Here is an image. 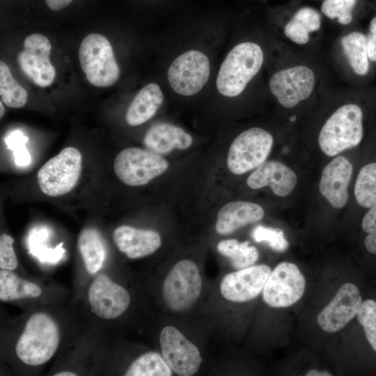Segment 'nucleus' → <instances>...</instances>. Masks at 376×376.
Here are the masks:
<instances>
[{"label":"nucleus","instance_id":"obj_1","mask_svg":"<svg viewBox=\"0 0 376 376\" xmlns=\"http://www.w3.org/2000/svg\"><path fill=\"white\" fill-rule=\"evenodd\" d=\"M264 60L262 48L257 43L237 44L222 62L216 81L219 93L228 97L240 95L261 68Z\"/></svg>","mask_w":376,"mask_h":376},{"label":"nucleus","instance_id":"obj_2","mask_svg":"<svg viewBox=\"0 0 376 376\" xmlns=\"http://www.w3.org/2000/svg\"><path fill=\"white\" fill-rule=\"evenodd\" d=\"M363 111L356 104H346L336 110L321 128L318 143L329 157L356 147L363 139Z\"/></svg>","mask_w":376,"mask_h":376},{"label":"nucleus","instance_id":"obj_3","mask_svg":"<svg viewBox=\"0 0 376 376\" xmlns=\"http://www.w3.org/2000/svg\"><path fill=\"white\" fill-rule=\"evenodd\" d=\"M58 344L59 332L55 321L45 313H37L27 320L15 352L25 364L36 366L47 362Z\"/></svg>","mask_w":376,"mask_h":376},{"label":"nucleus","instance_id":"obj_4","mask_svg":"<svg viewBox=\"0 0 376 376\" xmlns=\"http://www.w3.org/2000/svg\"><path fill=\"white\" fill-rule=\"evenodd\" d=\"M79 59L88 81L94 86L109 87L118 81L120 68L112 46L103 35H87L81 42Z\"/></svg>","mask_w":376,"mask_h":376},{"label":"nucleus","instance_id":"obj_5","mask_svg":"<svg viewBox=\"0 0 376 376\" xmlns=\"http://www.w3.org/2000/svg\"><path fill=\"white\" fill-rule=\"evenodd\" d=\"M82 155L75 147H66L47 161L37 173L40 191L51 197L70 192L77 185L81 172Z\"/></svg>","mask_w":376,"mask_h":376},{"label":"nucleus","instance_id":"obj_6","mask_svg":"<svg viewBox=\"0 0 376 376\" xmlns=\"http://www.w3.org/2000/svg\"><path fill=\"white\" fill-rule=\"evenodd\" d=\"M169 166V162L162 155L136 147L122 150L113 162V170L118 178L131 187L148 184L166 172Z\"/></svg>","mask_w":376,"mask_h":376},{"label":"nucleus","instance_id":"obj_7","mask_svg":"<svg viewBox=\"0 0 376 376\" xmlns=\"http://www.w3.org/2000/svg\"><path fill=\"white\" fill-rule=\"evenodd\" d=\"M272 134L260 127H251L241 132L231 143L227 166L235 175H241L263 164L273 146Z\"/></svg>","mask_w":376,"mask_h":376},{"label":"nucleus","instance_id":"obj_8","mask_svg":"<svg viewBox=\"0 0 376 376\" xmlns=\"http://www.w3.org/2000/svg\"><path fill=\"white\" fill-rule=\"evenodd\" d=\"M202 279L196 263L190 260L178 262L163 283V298L174 312H183L191 307L200 296Z\"/></svg>","mask_w":376,"mask_h":376},{"label":"nucleus","instance_id":"obj_9","mask_svg":"<svg viewBox=\"0 0 376 376\" xmlns=\"http://www.w3.org/2000/svg\"><path fill=\"white\" fill-rule=\"evenodd\" d=\"M210 75L208 57L197 49H190L176 57L167 73L171 88L178 95L191 96L205 86Z\"/></svg>","mask_w":376,"mask_h":376},{"label":"nucleus","instance_id":"obj_10","mask_svg":"<svg viewBox=\"0 0 376 376\" xmlns=\"http://www.w3.org/2000/svg\"><path fill=\"white\" fill-rule=\"evenodd\" d=\"M305 286L304 276L298 267L282 262L271 272L263 290V298L271 307H288L301 298Z\"/></svg>","mask_w":376,"mask_h":376},{"label":"nucleus","instance_id":"obj_11","mask_svg":"<svg viewBox=\"0 0 376 376\" xmlns=\"http://www.w3.org/2000/svg\"><path fill=\"white\" fill-rule=\"evenodd\" d=\"M162 357L172 371L191 376L199 369L202 357L198 348L175 327L166 326L159 336Z\"/></svg>","mask_w":376,"mask_h":376},{"label":"nucleus","instance_id":"obj_12","mask_svg":"<svg viewBox=\"0 0 376 376\" xmlns=\"http://www.w3.org/2000/svg\"><path fill=\"white\" fill-rule=\"evenodd\" d=\"M315 82L312 69L296 65L274 74L269 80V89L283 107L292 108L311 95Z\"/></svg>","mask_w":376,"mask_h":376},{"label":"nucleus","instance_id":"obj_13","mask_svg":"<svg viewBox=\"0 0 376 376\" xmlns=\"http://www.w3.org/2000/svg\"><path fill=\"white\" fill-rule=\"evenodd\" d=\"M51 49V42L45 36L33 33L25 38L23 50L17 56L21 70L40 87L49 86L56 76L55 68L49 60Z\"/></svg>","mask_w":376,"mask_h":376},{"label":"nucleus","instance_id":"obj_14","mask_svg":"<svg viewBox=\"0 0 376 376\" xmlns=\"http://www.w3.org/2000/svg\"><path fill=\"white\" fill-rule=\"evenodd\" d=\"M362 303L359 288L352 283H344L331 302L318 314V324L327 333L337 332L357 315Z\"/></svg>","mask_w":376,"mask_h":376},{"label":"nucleus","instance_id":"obj_15","mask_svg":"<svg viewBox=\"0 0 376 376\" xmlns=\"http://www.w3.org/2000/svg\"><path fill=\"white\" fill-rule=\"evenodd\" d=\"M88 299L92 312L105 320L119 317L130 303V295L127 290L102 274H99L91 283Z\"/></svg>","mask_w":376,"mask_h":376},{"label":"nucleus","instance_id":"obj_16","mask_svg":"<svg viewBox=\"0 0 376 376\" xmlns=\"http://www.w3.org/2000/svg\"><path fill=\"white\" fill-rule=\"evenodd\" d=\"M267 265L250 266L226 274L220 284L222 296L233 302H245L258 297L271 273Z\"/></svg>","mask_w":376,"mask_h":376},{"label":"nucleus","instance_id":"obj_17","mask_svg":"<svg viewBox=\"0 0 376 376\" xmlns=\"http://www.w3.org/2000/svg\"><path fill=\"white\" fill-rule=\"evenodd\" d=\"M352 172V164L343 156L334 158L323 169L319 189L332 207L340 209L347 203Z\"/></svg>","mask_w":376,"mask_h":376},{"label":"nucleus","instance_id":"obj_18","mask_svg":"<svg viewBox=\"0 0 376 376\" xmlns=\"http://www.w3.org/2000/svg\"><path fill=\"white\" fill-rule=\"evenodd\" d=\"M295 173L285 164L278 161L265 162L256 169L246 180L253 189L269 186L278 196L289 195L297 184Z\"/></svg>","mask_w":376,"mask_h":376},{"label":"nucleus","instance_id":"obj_19","mask_svg":"<svg viewBox=\"0 0 376 376\" xmlns=\"http://www.w3.org/2000/svg\"><path fill=\"white\" fill-rule=\"evenodd\" d=\"M113 239L119 251L131 259L151 255L162 244L157 232L126 225L120 226L113 230Z\"/></svg>","mask_w":376,"mask_h":376},{"label":"nucleus","instance_id":"obj_20","mask_svg":"<svg viewBox=\"0 0 376 376\" xmlns=\"http://www.w3.org/2000/svg\"><path fill=\"white\" fill-rule=\"evenodd\" d=\"M193 142L192 136L182 128L167 123H158L150 127L143 143L146 149L158 155H166L175 149L185 150Z\"/></svg>","mask_w":376,"mask_h":376},{"label":"nucleus","instance_id":"obj_21","mask_svg":"<svg viewBox=\"0 0 376 376\" xmlns=\"http://www.w3.org/2000/svg\"><path fill=\"white\" fill-rule=\"evenodd\" d=\"M264 214L263 208L257 203L231 201L219 210L215 230L219 235H228L242 226L261 220Z\"/></svg>","mask_w":376,"mask_h":376},{"label":"nucleus","instance_id":"obj_22","mask_svg":"<svg viewBox=\"0 0 376 376\" xmlns=\"http://www.w3.org/2000/svg\"><path fill=\"white\" fill-rule=\"evenodd\" d=\"M164 94L160 86L150 83L143 87L135 95L125 113V120L129 125H140L152 116L161 107Z\"/></svg>","mask_w":376,"mask_h":376},{"label":"nucleus","instance_id":"obj_23","mask_svg":"<svg viewBox=\"0 0 376 376\" xmlns=\"http://www.w3.org/2000/svg\"><path fill=\"white\" fill-rule=\"evenodd\" d=\"M78 247L87 272L95 274L102 267L106 249L100 233L93 228L82 230L78 239Z\"/></svg>","mask_w":376,"mask_h":376},{"label":"nucleus","instance_id":"obj_24","mask_svg":"<svg viewBox=\"0 0 376 376\" xmlns=\"http://www.w3.org/2000/svg\"><path fill=\"white\" fill-rule=\"evenodd\" d=\"M321 26L320 14L313 8H299L285 24L284 33L292 42L304 45L309 40V33L317 31Z\"/></svg>","mask_w":376,"mask_h":376},{"label":"nucleus","instance_id":"obj_25","mask_svg":"<svg viewBox=\"0 0 376 376\" xmlns=\"http://www.w3.org/2000/svg\"><path fill=\"white\" fill-rule=\"evenodd\" d=\"M340 43L353 72L359 76L368 75L370 68L366 36L361 31H352L343 36Z\"/></svg>","mask_w":376,"mask_h":376},{"label":"nucleus","instance_id":"obj_26","mask_svg":"<svg viewBox=\"0 0 376 376\" xmlns=\"http://www.w3.org/2000/svg\"><path fill=\"white\" fill-rule=\"evenodd\" d=\"M41 288L36 283L18 276L10 270L1 269L0 299L9 301L41 295Z\"/></svg>","mask_w":376,"mask_h":376},{"label":"nucleus","instance_id":"obj_27","mask_svg":"<svg viewBox=\"0 0 376 376\" xmlns=\"http://www.w3.org/2000/svg\"><path fill=\"white\" fill-rule=\"evenodd\" d=\"M218 251L228 258L232 266L241 269L252 266L258 260L259 253L255 246H249V242H240L235 239L220 241L217 244Z\"/></svg>","mask_w":376,"mask_h":376},{"label":"nucleus","instance_id":"obj_28","mask_svg":"<svg viewBox=\"0 0 376 376\" xmlns=\"http://www.w3.org/2000/svg\"><path fill=\"white\" fill-rule=\"evenodd\" d=\"M0 96L1 101L11 108L23 107L28 97L26 91L13 77L3 61L0 62Z\"/></svg>","mask_w":376,"mask_h":376},{"label":"nucleus","instance_id":"obj_29","mask_svg":"<svg viewBox=\"0 0 376 376\" xmlns=\"http://www.w3.org/2000/svg\"><path fill=\"white\" fill-rule=\"evenodd\" d=\"M172 370L164 357L148 352L138 357L126 370V376H171Z\"/></svg>","mask_w":376,"mask_h":376},{"label":"nucleus","instance_id":"obj_30","mask_svg":"<svg viewBox=\"0 0 376 376\" xmlns=\"http://www.w3.org/2000/svg\"><path fill=\"white\" fill-rule=\"evenodd\" d=\"M357 203L370 208L376 203V162L365 165L360 170L354 189Z\"/></svg>","mask_w":376,"mask_h":376},{"label":"nucleus","instance_id":"obj_31","mask_svg":"<svg viewBox=\"0 0 376 376\" xmlns=\"http://www.w3.org/2000/svg\"><path fill=\"white\" fill-rule=\"evenodd\" d=\"M358 0H324L322 13L329 19H337L343 25L350 24L353 19V10Z\"/></svg>","mask_w":376,"mask_h":376},{"label":"nucleus","instance_id":"obj_32","mask_svg":"<svg viewBox=\"0 0 376 376\" xmlns=\"http://www.w3.org/2000/svg\"><path fill=\"white\" fill-rule=\"evenodd\" d=\"M251 237L256 242H267L273 250L277 252L286 251L289 246L284 232L280 228L259 225L253 229Z\"/></svg>","mask_w":376,"mask_h":376},{"label":"nucleus","instance_id":"obj_33","mask_svg":"<svg viewBox=\"0 0 376 376\" xmlns=\"http://www.w3.org/2000/svg\"><path fill=\"white\" fill-rule=\"evenodd\" d=\"M357 319L363 327L368 343L376 352V301L372 299L364 301L357 314Z\"/></svg>","mask_w":376,"mask_h":376},{"label":"nucleus","instance_id":"obj_34","mask_svg":"<svg viewBox=\"0 0 376 376\" xmlns=\"http://www.w3.org/2000/svg\"><path fill=\"white\" fill-rule=\"evenodd\" d=\"M13 238L6 233L0 236V267L3 269L13 270L18 265L13 243Z\"/></svg>","mask_w":376,"mask_h":376},{"label":"nucleus","instance_id":"obj_35","mask_svg":"<svg viewBox=\"0 0 376 376\" xmlns=\"http://www.w3.org/2000/svg\"><path fill=\"white\" fill-rule=\"evenodd\" d=\"M366 36L369 60L371 63H376V16L371 19Z\"/></svg>","mask_w":376,"mask_h":376},{"label":"nucleus","instance_id":"obj_36","mask_svg":"<svg viewBox=\"0 0 376 376\" xmlns=\"http://www.w3.org/2000/svg\"><path fill=\"white\" fill-rule=\"evenodd\" d=\"M361 226L367 233H376V203L366 213L362 219Z\"/></svg>","mask_w":376,"mask_h":376},{"label":"nucleus","instance_id":"obj_37","mask_svg":"<svg viewBox=\"0 0 376 376\" xmlns=\"http://www.w3.org/2000/svg\"><path fill=\"white\" fill-rule=\"evenodd\" d=\"M73 0H45L47 6L52 10H60L68 6Z\"/></svg>","mask_w":376,"mask_h":376},{"label":"nucleus","instance_id":"obj_38","mask_svg":"<svg viewBox=\"0 0 376 376\" xmlns=\"http://www.w3.org/2000/svg\"><path fill=\"white\" fill-rule=\"evenodd\" d=\"M365 246L370 253L376 254V233H368L365 239Z\"/></svg>","mask_w":376,"mask_h":376},{"label":"nucleus","instance_id":"obj_39","mask_svg":"<svg viewBox=\"0 0 376 376\" xmlns=\"http://www.w3.org/2000/svg\"><path fill=\"white\" fill-rule=\"evenodd\" d=\"M306 375L307 376H330L332 375L329 372L327 371H319L315 369L308 370Z\"/></svg>","mask_w":376,"mask_h":376},{"label":"nucleus","instance_id":"obj_40","mask_svg":"<svg viewBox=\"0 0 376 376\" xmlns=\"http://www.w3.org/2000/svg\"><path fill=\"white\" fill-rule=\"evenodd\" d=\"M54 376H76L77 374L70 371L59 372L54 375Z\"/></svg>","mask_w":376,"mask_h":376},{"label":"nucleus","instance_id":"obj_41","mask_svg":"<svg viewBox=\"0 0 376 376\" xmlns=\"http://www.w3.org/2000/svg\"><path fill=\"white\" fill-rule=\"evenodd\" d=\"M3 102L1 101L0 102V107H1V113H0V117L2 118V116H3L4 114V112H5V109H4V107L3 105Z\"/></svg>","mask_w":376,"mask_h":376},{"label":"nucleus","instance_id":"obj_42","mask_svg":"<svg viewBox=\"0 0 376 376\" xmlns=\"http://www.w3.org/2000/svg\"><path fill=\"white\" fill-rule=\"evenodd\" d=\"M295 119H296V116H292V117L290 118V120H291L292 122L295 121Z\"/></svg>","mask_w":376,"mask_h":376}]
</instances>
